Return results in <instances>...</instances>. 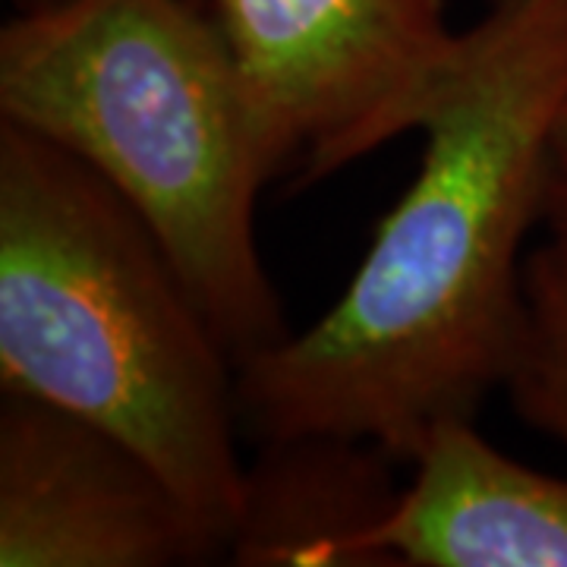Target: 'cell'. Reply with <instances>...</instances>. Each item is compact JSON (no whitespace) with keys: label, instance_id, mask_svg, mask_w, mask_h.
<instances>
[{"label":"cell","instance_id":"obj_8","mask_svg":"<svg viewBox=\"0 0 567 567\" xmlns=\"http://www.w3.org/2000/svg\"><path fill=\"white\" fill-rule=\"evenodd\" d=\"M514 413L567 447V230L524 259L520 319L505 382Z\"/></svg>","mask_w":567,"mask_h":567},{"label":"cell","instance_id":"obj_4","mask_svg":"<svg viewBox=\"0 0 567 567\" xmlns=\"http://www.w3.org/2000/svg\"><path fill=\"white\" fill-rule=\"evenodd\" d=\"M240 73L275 174L316 183L420 130L464 32L447 0H203Z\"/></svg>","mask_w":567,"mask_h":567},{"label":"cell","instance_id":"obj_6","mask_svg":"<svg viewBox=\"0 0 567 567\" xmlns=\"http://www.w3.org/2000/svg\"><path fill=\"white\" fill-rule=\"evenodd\" d=\"M413 483L338 565L567 567V480L511 461L473 420L432 425Z\"/></svg>","mask_w":567,"mask_h":567},{"label":"cell","instance_id":"obj_9","mask_svg":"<svg viewBox=\"0 0 567 567\" xmlns=\"http://www.w3.org/2000/svg\"><path fill=\"white\" fill-rule=\"evenodd\" d=\"M543 221L548 230H567V95L551 126L546 164V208Z\"/></svg>","mask_w":567,"mask_h":567},{"label":"cell","instance_id":"obj_2","mask_svg":"<svg viewBox=\"0 0 567 567\" xmlns=\"http://www.w3.org/2000/svg\"><path fill=\"white\" fill-rule=\"evenodd\" d=\"M237 360L167 249L76 155L0 126V385L142 454L230 551L246 505Z\"/></svg>","mask_w":567,"mask_h":567},{"label":"cell","instance_id":"obj_10","mask_svg":"<svg viewBox=\"0 0 567 567\" xmlns=\"http://www.w3.org/2000/svg\"><path fill=\"white\" fill-rule=\"evenodd\" d=\"M20 13H39V10H51V7H61L66 0H13Z\"/></svg>","mask_w":567,"mask_h":567},{"label":"cell","instance_id":"obj_7","mask_svg":"<svg viewBox=\"0 0 567 567\" xmlns=\"http://www.w3.org/2000/svg\"><path fill=\"white\" fill-rule=\"evenodd\" d=\"M246 473V505L230 555L237 565H338L353 533L375 524L398 488L385 451L344 439L265 442Z\"/></svg>","mask_w":567,"mask_h":567},{"label":"cell","instance_id":"obj_5","mask_svg":"<svg viewBox=\"0 0 567 567\" xmlns=\"http://www.w3.org/2000/svg\"><path fill=\"white\" fill-rule=\"evenodd\" d=\"M218 555L181 495L126 442L3 391L0 567H171Z\"/></svg>","mask_w":567,"mask_h":567},{"label":"cell","instance_id":"obj_3","mask_svg":"<svg viewBox=\"0 0 567 567\" xmlns=\"http://www.w3.org/2000/svg\"><path fill=\"white\" fill-rule=\"evenodd\" d=\"M0 114L140 212L237 363L290 334L256 246V199L278 174L203 0L17 13L0 32Z\"/></svg>","mask_w":567,"mask_h":567},{"label":"cell","instance_id":"obj_1","mask_svg":"<svg viewBox=\"0 0 567 567\" xmlns=\"http://www.w3.org/2000/svg\"><path fill=\"white\" fill-rule=\"evenodd\" d=\"M565 95L567 0H488L420 126V174L341 300L234 365L262 442L344 439L413 461L432 425L473 420L502 388Z\"/></svg>","mask_w":567,"mask_h":567}]
</instances>
